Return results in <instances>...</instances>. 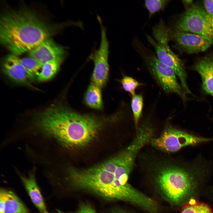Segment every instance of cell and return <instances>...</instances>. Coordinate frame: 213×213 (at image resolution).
<instances>
[{
  "mask_svg": "<svg viewBox=\"0 0 213 213\" xmlns=\"http://www.w3.org/2000/svg\"><path fill=\"white\" fill-rule=\"evenodd\" d=\"M140 149L137 144L132 142L96 165L83 169L71 168L67 171L66 182L76 189L106 200L124 201L144 208L149 197L128 182Z\"/></svg>",
  "mask_w": 213,
  "mask_h": 213,
  "instance_id": "obj_1",
  "label": "cell"
},
{
  "mask_svg": "<svg viewBox=\"0 0 213 213\" xmlns=\"http://www.w3.org/2000/svg\"><path fill=\"white\" fill-rule=\"evenodd\" d=\"M137 159L139 168L150 177L165 199L175 205L189 196L198 178L211 168L201 157L187 162L154 148L141 151Z\"/></svg>",
  "mask_w": 213,
  "mask_h": 213,
  "instance_id": "obj_2",
  "label": "cell"
},
{
  "mask_svg": "<svg viewBox=\"0 0 213 213\" xmlns=\"http://www.w3.org/2000/svg\"><path fill=\"white\" fill-rule=\"evenodd\" d=\"M107 119L80 113L59 104L52 105L36 114L32 124L40 132L54 138L63 146L75 149L91 142Z\"/></svg>",
  "mask_w": 213,
  "mask_h": 213,
  "instance_id": "obj_3",
  "label": "cell"
},
{
  "mask_svg": "<svg viewBox=\"0 0 213 213\" xmlns=\"http://www.w3.org/2000/svg\"><path fill=\"white\" fill-rule=\"evenodd\" d=\"M51 35L44 22L28 9L7 12L1 17L0 43L17 56L29 52Z\"/></svg>",
  "mask_w": 213,
  "mask_h": 213,
  "instance_id": "obj_4",
  "label": "cell"
},
{
  "mask_svg": "<svg viewBox=\"0 0 213 213\" xmlns=\"http://www.w3.org/2000/svg\"><path fill=\"white\" fill-rule=\"evenodd\" d=\"M170 29L162 19L152 28L153 38L147 34L148 42L154 48L156 55L162 63L172 69L180 81L184 89L188 88L186 74L182 60L171 49L169 45L170 40Z\"/></svg>",
  "mask_w": 213,
  "mask_h": 213,
  "instance_id": "obj_5",
  "label": "cell"
},
{
  "mask_svg": "<svg viewBox=\"0 0 213 213\" xmlns=\"http://www.w3.org/2000/svg\"><path fill=\"white\" fill-rule=\"evenodd\" d=\"M133 45L162 89L168 93L176 94L185 100V92L178 82L174 71L160 61L156 55L137 38L134 39Z\"/></svg>",
  "mask_w": 213,
  "mask_h": 213,
  "instance_id": "obj_6",
  "label": "cell"
},
{
  "mask_svg": "<svg viewBox=\"0 0 213 213\" xmlns=\"http://www.w3.org/2000/svg\"><path fill=\"white\" fill-rule=\"evenodd\" d=\"M170 28L174 31L197 34L208 40L213 46V24L204 7L200 5L193 4L188 7Z\"/></svg>",
  "mask_w": 213,
  "mask_h": 213,
  "instance_id": "obj_7",
  "label": "cell"
},
{
  "mask_svg": "<svg viewBox=\"0 0 213 213\" xmlns=\"http://www.w3.org/2000/svg\"><path fill=\"white\" fill-rule=\"evenodd\" d=\"M213 141V138L198 136L171 126L167 125L160 135L153 138L150 143L154 148L170 154L187 146Z\"/></svg>",
  "mask_w": 213,
  "mask_h": 213,
  "instance_id": "obj_8",
  "label": "cell"
},
{
  "mask_svg": "<svg viewBox=\"0 0 213 213\" xmlns=\"http://www.w3.org/2000/svg\"><path fill=\"white\" fill-rule=\"evenodd\" d=\"M97 19L101 28L100 44L99 49L91 54L89 57L93 60L94 65L91 77L92 83L101 88L106 83L108 78L109 44L106 30L101 19L98 16Z\"/></svg>",
  "mask_w": 213,
  "mask_h": 213,
  "instance_id": "obj_9",
  "label": "cell"
},
{
  "mask_svg": "<svg viewBox=\"0 0 213 213\" xmlns=\"http://www.w3.org/2000/svg\"><path fill=\"white\" fill-rule=\"evenodd\" d=\"M170 36L171 40L174 43V47L180 52L188 54L202 52L212 45L210 42L204 38L189 32L170 29Z\"/></svg>",
  "mask_w": 213,
  "mask_h": 213,
  "instance_id": "obj_10",
  "label": "cell"
},
{
  "mask_svg": "<svg viewBox=\"0 0 213 213\" xmlns=\"http://www.w3.org/2000/svg\"><path fill=\"white\" fill-rule=\"evenodd\" d=\"M66 53L63 47L49 38L28 52V55L42 65L52 60H63Z\"/></svg>",
  "mask_w": 213,
  "mask_h": 213,
  "instance_id": "obj_11",
  "label": "cell"
},
{
  "mask_svg": "<svg viewBox=\"0 0 213 213\" xmlns=\"http://www.w3.org/2000/svg\"><path fill=\"white\" fill-rule=\"evenodd\" d=\"M1 67L3 73L12 81L34 88L18 56L7 55L3 59Z\"/></svg>",
  "mask_w": 213,
  "mask_h": 213,
  "instance_id": "obj_12",
  "label": "cell"
},
{
  "mask_svg": "<svg viewBox=\"0 0 213 213\" xmlns=\"http://www.w3.org/2000/svg\"><path fill=\"white\" fill-rule=\"evenodd\" d=\"M193 69L201 77L204 91L213 96V55L198 60L194 64Z\"/></svg>",
  "mask_w": 213,
  "mask_h": 213,
  "instance_id": "obj_13",
  "label": "cell"
},
{
  "mask_svg": "<svg viewBox=\"0 0 213 213\" xmlns=\"http://www.w3.org/2000/svg\"><path fill=\"white\" fill-rule=\"evenodd\" d=\"M25 188L31 201L41 213L47 211L46 206L34 173L28 176L20 175Z\"/></svg>",
  "mask_w": 213,
  "mask_h": 213,
  "instance_id": "obj_14",
  "label": "cell"
},
{
  "mask_svg": "<svg viewBox=\"0 0 213 213\" xmlns=\"http://www.w3.org/2000/svg\"><path fill=\"white\" fill-rule=\"evenodd\" d=\"M0 199L4 202L5 213H30L23 202L11 190L1 188Z\"/></svg>",
  "mask_w": 213,
  "mask_h": 213,
  "instance_id": "obj_15",
  "label": "cell"
},
{
  "mask_svg": "<svg viewBox=\"0 0 213 213\" xmlns=\"http://www.w3.org/2000/svg\"><path fill=\"white\" fill-rule=\"evenodd\" d=\"M85 102L90 107L101 109L103 105L101 88L92 83L89 86L85 96Z\"/></svg>",
  "mask_w": 213,
  "mask_h": 213,
  "instance_id": "obj_16",
  "label": "cell"
},
{
  "mask_svg": "<svg viewBox=\"0 0 213 213\" xmlns=\"http://www.w3.org/2000/svg\"><path fill=\"white\" fill-rule=\"evenodd\" d=\"M63 60H53L47 62L42 66L37 79L40 82H44L52 78L59 71Z\"/></svg>",
  "mask_w": 213,
  "mask_h": 213,
  "instance_id": "obj_17",
  "label": "cell"
},
{
  "mask_svg": "<svg viewBox=\"0 0 213 213\" xmlns=\"http://www.w3.org/2000/svg\"><path fill=\"white\" fill-rule=\"evenodd\" d=\"M19 60L30 81L37 79L41 71L42 65L35 59L29 56L19 58Z\"/></svg>",
  "mask_w": 213,
  "mask_h": 213,
  "instance_id": "obj_18",
  "label": "cell"
},
{
  "mask_svg": "<svg viewBox=\"0 0 213 213\" xmlns=\"http://www.w3.org/2000/svg\"><path fill=\"white\" fill-rule=\"evenodd\" d=\"M180 213H213V210L207 204L191 199L183 205Z\"/></svg>",
  "mask_w": 213,
  "mask_h": 213,
  "instance_id": "obj_19",
  "label": "cell"
},
{
  "mask_svg": "<svg viewBox=\"0 0 213 213\" xmlns=\"http://www.w3.org/2000/svg\"><path fill=\"white\" fill-rule=\"evenodd\" d=\"M131 105L135 125L138 128L143 108V99L142 95L141 94H135L133 96Z\"/></svg>",
  "mask_w": 213,
  "mask_h": 213,
  "instance_id": "obj_20",
  "label": "cell"
},
{
  "mask_svg": "<svg viewBox=\"0 0 213 213\" xmlns=\"http://www.w3.org/2000/svg\"><path fill=\"white\" fill-rule=\"evenodd\" d=\"M169 0H146L144 5L149 13V17H151L155 13L164 10L167 5Z\"/></svg>",
  "mask_w": 213,
  "mask_h": 213,
  "instance_id": "obj_21",
  "label": "cell"
},
{
  "mask_svg": "<svg viewBox=\"0 0 213 213\" xmlns=\"http://www.w3.org/2000/svg\"><path fill=\"white\" fill-rule=\"evenodd\" d=\"M121 82L124 89L132 96L135 94L136 89L141 85L140 83L133 78L127 76L122 78Z\"/></svg>",
  "mask_w": 213,
  "mask_h": 213,
  "instance_id": "obj_22",
  "label": "cell"
},
{
  "mask_svg": "<svg viewBox=\"0 0 213 213\" xmlns=\"http://www.w3.org/2000/svg\"><path fill=\"white\" fill-rule=\"evenodd\" d=\"M203 3L206 13L213 24V0L203 1Z\"/></svg>",
  "mask_w": 213,
  "mask_h": 213,
  "instance_id": "obj_23",
  "label": "cell"
},
{
  "mask_svg": "<svg viewBox=\"0 0 213 213\" xmlns=\"http://www.w3.org/2000/svg\"><path fill=\"white\" fill-rule=\"evenodd\" d=\"M59 213H96V210L89 205L83 204L80 205L75 212L70 213H65L58 211Z\"/></svg>",
  "mask_w": 213,
  "mask_h": 213,
  "instance_id": "obj_24",
  "label": "cell"
},
{
  "mask_svg": "<svg viewBox=\"0 0 213 213\" xmlns=\"http://www.w3.org/2000/svg\"><path fill=\"white\" fill-rule=\"evenodd\" d=\"M5 206L3 200L0 199V213H5Z\"/></svg>",
  "mask_w": 213,
  "mask_h": 213,
  "instance_id": "obj_25",
  "label": "cell"
},
{
  "mask_svg": "<svg viewBox=\"0 0 213 213\" xmlns=\"http://www.w3.org/2000/svg\"><path fill=\"white\" fill-rule=\"evenodd\" d=\"M193 1L191 0H183V3L185 5L188 6V7L192 5L193 4Z\"/></svg>",
  "mask_w": 213,
  "mask_h": 213,
  "instance_id": "obj_26",
  "label": "cell"
},
{
  "mask_svg": "<svg viewBox=\"0 0 213 213\" xmlns=\"http://www.w3.org/2000/svg\"><path fill=\"white\" fill-rule=\"evenodd\" d=\"M44 213H49V212L48 211H47L46 212H45Z\"/></svg>",
  "mask_w": 213,
  "mask_h": 213,
  "instance_id": "obj_27",
  "label": "cell"
}]
</instances>
